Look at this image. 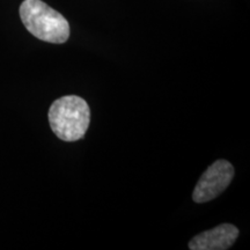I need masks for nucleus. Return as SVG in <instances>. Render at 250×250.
<instances>
[{
    "mask_svg": "<svg viewBox=\"0 0 250 250\" xmlns=\"http://www.w3.org/2000/svg\"><path fill=\"white\" fill-rule=\"evenodd\" d=\"M234 177V167L226 160H217L206 169L192 193L196 203H206L224 192Z\"/></svg>",
    "mask_w": 250,
    "mask_h": 250,
    "instance_id": "obj_3",
    "label": "nucleus"
},
{
    "mask_svg": "<svg viewBox=\"0 0 250 250\" xmlns=\"http://www.w3.org/2000/svg\"><path fill=\"white\" fill-rule=\"evenodd\" d=\"M239 236V229L230 224H221L213 229L205 230L189 242L191 250H227Z\"/></svg>",
    "mask_w": 250,
    "mask_h": 250,
    "instance_id": "obj_4",
    "label": "nucleus"
},
{
    "mask_svg": "<svg viewBox=\"0 0 250 250\" xmlns=\"http://www.w3.org/2000/svg\"><path fill=\"white\" fill-rule=\"evenodd\" d=\"M49 123L62 142L83 139L90 123V110L83 98L66 95L56 100L49 109Z\"/></svg>",
    "mask_w": 250,
    "mask_h": 250,
    "instance_id": "obj_1",
    "label": "nucleus"
},
{
    "mask_svg": "<svg viewBox=\"0 0 250 250\" xmlns=\"http://www.w3.org/2000/svg\"><path fill=\"white\" fill-rule=\"evenodd\" d=\"M20 18L27 30L41 41L62 44L70 37L66 19L42 0H24L20 6Z\"/></svg>",
    "mask_w": 250,
    "mask_h": 250,
    "instance_id": "obj_2",
    "label": "nucleus"
}]
</instances>
